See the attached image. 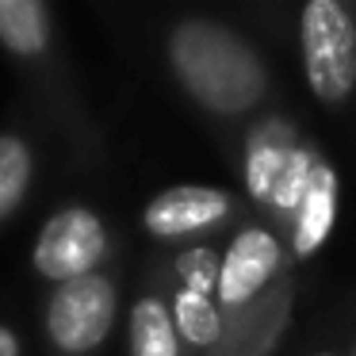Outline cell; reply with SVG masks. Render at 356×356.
<instances>
[{"instance_id":"obj_1","label":"cell","mask_w":356,"mask_h":356,"mask_svg":"<svg viewBox=\"0 0 356 356\" xmlns=\"http://www.w3.org/2000/svg\"><path fill=\"white\" fill-rule=\"evenodd\" d=\"M169 62L184 92L215 115L249 111L264 92V65L257 54L211 19H184L172 27Z\"/></svg>"},{"instance_id":"obj_2","label":"cell","mask_w":356,"mask_h":356,"mask_svg":"<svg viewBox=\"0 0 356 356\" xmlns=\"http://www.w3.org/2000/svg\"><path fill=\"white\" fill-rule=\"evenodd\" d=\"M302 70L318 100H345L356 85V27L337 0L302 8Z\"/></svg>"},{"instance_id":"obj_3","label":"cell","mask_w":356,"mask_h":356,"mask_svg":"<svg viewBox=\"0 0 356 356\" xmlns=\"http://www.w3.org/2000/svg\"><path fill=\"white\" fill-rule=\"evenodd\" d=\"M119 295L115 284L100 272L54 287L47 299V337L62 356H85L104 345L115 325Z\"/></svg>"},{"instance_id":"obj_4","label":"cell","mask_w":356,"mask_h":356,"mask_svg":"<svg viewBox=\"0 0 356 356\" xmlns=\"http://www.w3.org/2000/svg\"><path fill=\"white\" fill-rule=\"evenodd\" d=\"M104 253H108V230L100 215L88 207H62L47 218V226L35 238L31 264L42 280L62 287L70 280L92 276Z\"/></svg>"},{"instance_id":"obj_5","label":"cell","mask_w":356,"mask_h":356,"mask_svg":"<svg viewBox=\"0 0 356 356\" xmlns=\"http://www.w3.org/2000/svg\"><path fill=\"white\" fill-rule=\"evenodd\" d=\"M226 211H230V200L222 192L200 184H180L154 195L142 211V222L154 238H184V234L215 226Z\"/></svg>"},{"instance_id":"obj_6","label":"cell","mask_w":356,"mask_h":356,"mask_svg":"<svg viewBox=\"0 0 356 356\" xmlns=\"http://www.w3.org/2000/svg\"><path fill=\"white\" fill-rule=\"evenodd\" d=\"M280 264V245L268 230H245L234 238L226 261L218 264V299L222 307L249 302Z\"/></svg>"},{"instance_id":"obj_7","label":"cell","mask_w":356,"mask_h":356,"mask_svg":"<svg viewBox=\"0 0 356 356\" xmlns=\"http://www.w3.org/2000/svg\"><path fill=\"white\" fill-rule=\"evenodd\" d=\"M0 47L19 62H39L54 47L47 4L42 0H0Z\"/></svg>"},{"instance_id":"obj_8","label":"cell","mask_w":356,"mask_h":356,"mask_svg":"<svg viewBox=\"0 0 356 356\" xmlns=\"http://www.w3.org/2000/svg\"><path fill=\"white\" fill-rule=\"evenodd\" d=\"M333 207H337V184H333V172L314 165V177L310 188L299 203V222H295V249L299 253H314L325 241L333 226Z\"/></svg>"},{"instance_id":"obj_9","label":"cell","mask_w":356,"mask_h":356,"mask_svg":"<svg viewBox=\"0 0 356 356\" xmlns=\"http://www.w3.org/2000/svg\"><path fill=\"white\" fill-rule=\"evenodd\" d=\"M35 177L31 142L19 131H0V226L8 222L27 200V188Z\"/></svg>"},{"instance_id":"obj_10","label":"cell","mask_w":356,"mask_h":356,"mask_svg":"<svg viewBox=\"0 0 356 356\" xmlns=\"http://www.w3.org/2000/svg\"><path fill=\"white\" fill-rule=\"evenodd\" d=\"M177 322L157 299H138L131 310V356H177Z\"/></svg>"},{"instance_id":"obj_11","label":"cell","mask_w":356,"mask_h":356,"mask_svg":"<svg viewBox=\"0 0 356 356\" xmlns=\"http://www.w3.org/2000/svg\"><path fill=\"white\" fill-rule=\"evenodd\" d=\"M177 330L180 337L195 341V345H211L218 337V330H222V322H218V310L207 302V295L184 291L177 302Z\"/></svg>"},{"instance_id":"obj_12","label":"cell","mask_w":356,"mask_h":356,"mask_svg":"<svg viewBox=\"0 0 356 356\" xmlns=\"http://www.w3.org/2000/svg\"><path fill=\"white\" fill-rule=\"evenodd\" d=\"M180 268L188 272V291H200L207 295V287H218V268H215V257L211 253H192L180 261Z\"/></svg>"},{"instance_id":"obj_13","label":"cell","mask_w":356,"mask_h":356,"mask_svg":"<svg viewBox=\"0 0 356 356\" xmlns=\"http://www.w3.org/2000/svg\"><path fill=\"white\" fill-rule=\"evenodd\" d=\"M24 348H19V337L12 325H0V356H19Z\"/></svg>"},{"instance_id":"obj_14","label":"cell","mask_w":356,"mask_h":356,"mask_svg":"<svg viewBox=\"0 0 356 356\" xmlns=\"http://www.w3.org/2000/svg\"><path fill=\"white\" fill-rule=\"evenodd\" d=\"M325 356H330V353H325Z\"/></svg>"}]
</instances>
